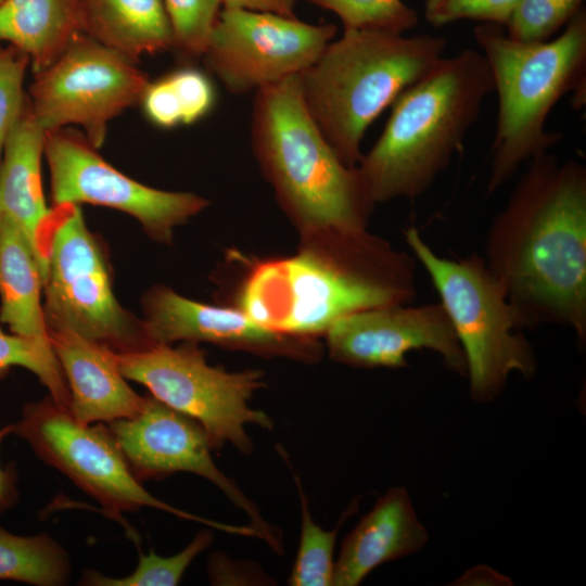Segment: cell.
<instances>
[{
	"mask_svg": "<svg viewBox=\"0 0 586 586\" xmlns=\"http://www.w3.org/2000/svg\"><path fill=\"white\" fill-rule=\"evenodd\" d=\"M487 230L483 258L518 328L559 324L586 341V167L548 152L527 162Z\"/></svg>",
	"mask_w": 586,
	"mask_h": 586,
	"instance_id": "cell-1",
	"label": "cell"
},
{
	"mask_svg": "<svg viewBox=\"0 0 586 586\" xmlns=\"http://www.w3.org/2000/svg\"><path fill=\"white\" fill-rule=\"evenodd\" d=\"M230 254L240 276L227 305L281 333L319 339L343 317L417 295L415 257L368 229L302 235L289 256Z\"/></svg>",
	"mask_w": 586,
	"mask_h": 586,
	"instance_id": "cell-2",
	"label": "cell"
},
{
	"mask_svg": "<svg viewBox=\"0 0 586 586\" xmlns=\"http://www.w3.org/2000/svg\"><path fill=\"white\" fill-rule=\"evenodd\" d=\"M298 75L255 91L251 140L260 171L300 237L367 230L375 203L309 114Z\"/></svg>",
	"mask_w": 586,
	"mask_h": 586,
	"instance_id": "cell-3",
	"label": "cell"
},
{
	"mask_svg": "<svg viewBox=\"0 0 586 586\" xmlns=\"http://www.w3.org/2000/svg\"><path fill=\"white\" fill-rule=\"evenodd\" d=\"M493 91L488 62L473 49L442 58L406 88L357 165L373 202L413 200L426 192L460 150Z\"/></svg>",
	"mask_w": 586,
	"mask_h": 586,
	"instance_id": "cell-4",
	"label": "cell"
},
{
	"mask_svg": "<svg viewBox=\"0 0 586 586\" xmlns=\"http://www.w3.org/2000/svg\"><path fill=\"white\" fill-rule=\"evenodd\" d=\"M473 34L498 94L486 187L492 194L523 163L547 153L563 139V133L545 129L550 111L562 97L573 92L575 105L585 103L586 13L581 9L552 40L518 41L502 26L491 23L476 26Z\"/></svg>",
	"mask_w": 586,
	"mask_h": 586,
	"instance_id": "cell-5",
	"label": "cell"
},
{
	"mask_svg": "<svg viewBox=\"0 0 586 586\" xmlns=\"http://www.w3.org/2000/svg\"><path fill=\"white\" fill-rule=\"evenodd\" d=\"M441 36L345 28L298 75L305 105L347 166L359 164L371 123L443 58Z\"/></svg>",
	"mask_w": 586,
	"mask_h": 586,
	"instance_id": "cell-6",
	"label": "cell"
},
{
	"mask_svg": "<svg viewBox=\"0 0 586 586\" xmlns=\"http://www.w3.org/2000/svg\"><path fill=\"white\" fill-rule=\"evenodd\" d=\"M403 233L454 327L466 357L472 399H495L513 372L531 378L537 367L535 353L520 333L513 310L483 256L443 257L417 228L407 227Z\"/></svg>",
	"mask_w": 586,
	"mask_h": 586,
	"instance_id": "cell-7",
	"label": "cell"
},
{
	"mask_svg": "<svg viewBox=\"0 0 586 586\" xmlns=\"http://www.w3.org/2000/svg\"><path fill=\"white\" fill-rule=\"evenodd\" d=\"M43 284V311L49 331H69L115 353L154 344L142 319L115 297L110 265L98 238L77 204L51 207Z\"/></svg>",
	"mask_w": 586,
	"mask_h": 586,
	"instance_id": "cell-8",
	"label": "cell"
},
{
	"mask_svg": "<svg viewBox=\"0 0 586 586\" xmlns=\"http://www.w3.org/2000/svg\"><path fill=\"white\" fill-rule=\"evenodd\" d=\"M126 379L144 385L153 397L194 419L205 430L213 450L230 444L249 455L253 441L246 425L273 429L272 419L250 402L266 386L259 369L227 371L211 366L198 343H154L143 349L115 353Z\"/></svg>",
	"mask_w": 586,
	"mask_h": 586,
	"instance_id": "cell-9",
	"label": "cell"
},
{
	"mask_svg": "<svg viewBox=\"0 0 586 586\" xmlns=\"http://www.w3.org/2000/svg\"><path fill=\"white\" fill-rule=\"evenodd\" d=\"M12 434L26 441L42 461L67 475L118 522L124 521L123 512L150 507L212 530L254 536L250 525L208 520L154 497L132 473L107 425L78 422L50 396L27 403L21 419L12 424Z\"/></svg>",
	"mask_w": 586,
	"mask_h": 586,
	"instance_id": "cell-10",
	"label": "cell"
},
{
	"mask_svg": "<svg viewBox=\"0 0 586 586\" xmlns=\"http://www.w3.org/2000/svg\"><path fill=\"white\" fill-rule=\"evenodd\" d=\"M148 85L133 61L79 33L53 64L35 73L27 95L44 131L79 125L99 149L109 122L139 102Z\"/></svg>",
	"mask_w": 586,
	"mask_h": 586,
	"instance_id": "cell-11",
	"label": "cell"
},
{
	"mask_svg": "<svg viewBox=\"0 0 586 586\" xmlns=\"http://www.w3.org/2000/svg\"><path fill=\"white\" fill-rule=\"evenodd\" d=\"M85 133L69 127L44 131V151L53 205L88 203L136 218L154 241L170 243L175 229L209 202L195 193L142 184L109 164Z\"/></svg>",
	"mask_w": 586,
	"mask_h": 586,
	"instance_id": "cell-12",
	"label": "cell"
},
{
	"mask_svg": "<svg viewBox=\"0 0 586 586\" xmlns=\"http://www.w3.org/2000/svg\"><path fill=\"white\" fill-rule=\"evenodd\" d=\"M336 26L273 13L221 8L203 56L232 93H245L306 71Z\"/></svg>",
	"mask_w": 586,
	"mask_h": 586,
	"instance_id": "cell-13",
	"label": "cell"
},
{
	"mask_svg": "<svg viewBox=\"0 0 586 586\" xmlns=\"http://www.w3.org/2000/svg\"><path fill=\"white\" fill-rule=\"evenodd\" d=\"M107 426L140 482L164 479L176 472L208 480L245 512L260 539L282 555L281 531L268 523L257 505L215 464L208 436L194 419L149 395L144 396L137 416L109 422Z\"/></svg>",
	"mask_w": 586,
	"mask_h": 586,
	"instance_id": "cell-14",
	"label": "cell"
},
{
	"mask_svg": "<svg viewBox=\"0 0 586 586\" xmlns=\"http://www.w3.org/2000/svg\"><path fill=\"white\" fill-rule=\"evenodd\" d=\"M323 337L330 359L352 368H403L409 352L430 349L449 370L467 375L463 351L441 302L357 311L335 321Z\"/></svg>",
	"mask_w": 586,
	"mask_h": 586,
	"instance_id": "cell-15",
	"label": "cell"
},
{
	"mask_svg": "<svg viewBox=\"0 0 586 586\" xmlns=\"http://www.w3.org/2000/svg\"><path fill=\"white\" fill-rule=\"evenodd\" d=\"M143 324L153 343H211L263 358H285L307 365L321 360L323 345L316 337L268 329L229 305H209L155 285L142 300Z\"/></svg>",
	"mask_w": 586,
	"mask_h": 586,
	"instance_id": "cell-16",
	"label": "cell"
},
{
	"mask_svg": "<svg viewBox=\"0 0 586 586\" xmlns=\"http://www.w3.org/2000/svg\"><path fill=\"white\" fill-rule=\"evenodd\" d=\"M53 353L67 383L68 411L82 424L137 416L144 397L122 373L115 352L69 331H49Z\"/></svg>",
	"mask_w": 586,
	"mask_h": 586,
	"instance_id": "cell-17",
	"label": "cell"
},
{
	"mask_svg": "<svg viewBox=\"0 0 586 586\" xmlns=\"http://www.w3.org/2000/svg\"><path fill=\"white\" fill-rule=\"evenodd\" d=\"M43 151L44 130L35 118L27 95L2 153L0 217L21 231L38 263L42 280L51 220V208L47 207L41 181Z\"/></svg>",
	"mask_w": 586,
	"mask_h": 586,
	"instance_id": "cell-18",
	"label": "cell"
},
{
	"mask_svg": "<svg viewBox=\"0 0 586 586\" xmlns=\"http://www.w3.org/2000/svg\"><path fill=\"white\" fill-rule=\"evenodd\" d=\"M428 539L407 489L392 487L343 539L332 585L357 586L378 566L419 551Z\"/></svg>",
	"mask_w": 586,
	"mask_h": 586,
	"instance_id": "cell-19",
	"label": "cell"
},
{
	"mask_svg": "<svg viewBox=\"0 0 586 586\" xmlns=\"http://www.w3.org/2000/svg\"><path fill=\"white\" fill-rule=\"evenodd\" d=\"M81 31L136 62L171 48L163 0H79Z\"/></svg>",
	"mask_w": 586,
	"mask_h": 586,
	"instance_id": "cell-20",
	"label": "cell"
},
{
	"mask_svg": "<svg viewBox=\"0 0 586 586\" xmlns=\"http://www.w3.org/2000/svg\"><path fill=\"white\" fill-rule=\"evenodd\" d=\"M81 31L79 0H3L0 41L25 52L40 72L53 64Z\"/></svg>",
	"mask_w": 586,
	"mask_h": 586,
	"instance_id": "cell-21",
	"label": "cell"
},
{
	"mask_svg": "<svg viewBox=\"0 0 586 586\" xmlns=\"http://www.w3.org/2000/svg\"><path fill=\"white\" fill-rule=\"evenodd\" d=\"M38 263L21 231L0 217V322L11 333L51 346Z\"/></svg>",
	"mask_w": 586,
	"mask_h": 586,
	"instance_id": "cell-22",
	"label": "cell"
},
{
	"mask_svg": "<svg viewBox=\"0 0 586 586\" xmlns=\"http://www.w3.org/2000/svg\"><path fill=\"white\" fill-rule=\"evenodd\" d=\"M140 101L154 125L171 128L205 116L214 105L215 92L205 74L188 67L149 82Z\"/></svg>",
	"mask_w": 586,
	"mask_h": 586,
	"instance_id": "cell-23",
	"label": "cell"
},
{
	"mask_svg": "<svg viewBox=\"0 0 586 586\" xmlns=\"http://www.w3.org/2000/svg\"><path fill=\"white\" fill-rule=\"evenodd\" d=\"M69 575L68 555L50 535L20 536L0 525V579L60 586Z\"/></svg>",
	"mask_w": 586,
	"mask_h": 586,
	"instance_id": "cell-24",
	"label": "cell"
},
{
	"mask_svg": "<svg viewBox=\"0 0 586 586\" xmlns=\"http://www.w3.org/2000/svg\"><path fill=\"white\" fill-rule=\"evenodd\" d=\"M294 481L301 505V537L288 584L291 586H331L334 574V548L340 527L358 502H353L336 527L323 530L309 510L308 499L298 475Z\"/></svg>",
	"mask_w": 586,
	"mask_h": 586,
	"instance_id": "cell-25",
	"label": "cell"
},
{
	"mask_svg": "<svg viewBox=\"0 0 586 586\" xmlns=\"http://www.w3.org/2000/svg\"><path fill=\"white\" fill-rule=\"evenodd\" d=\"M213 543V533L203 528L176 555L164 557L150 550L141 553L135 571L125 577H109L93 570L84 572L80 584L89 586H175L192 561Z\"/></svg>",
	"mask_w": 586,
	"mask_h": 586,
	"instance_id": "cell-26",
	"label": "cell"
},
{
	"mask_svg": "<svg viewBox=\"0 0 586 586\" xmlns=\"http://www.w3.org/2000/svg\"><path fill=\"white\" fill-rule=\"evenodd\" d=\"M12 367L33 372L59 406L69 408V390L52 347L0 329V379Z\"/></svg>",
	"mask_w": 586,
	"mask_h": 586,
	"instance_id": "cell-27",
	"label": "cell"
},
{
	"mask_svg": "<svg viewBox=\"0 0 586 586\" xmlns=\"http://www.w3.org/2000/svg\"><path fill=\"white\" fill-rule=\"evenodd\" d=\"M308 1L336 14L344 29H373L403 34L419 22L417 12L402 0Z\"/></svg>",
	"mask_w": 586,
	"mask_h": 586,
	"instance_id": "cell-28",
	"label": "cell"
},
{
	"mask_svg": "<svg viewBox=\"0 0 586 586\" xmlns=\"http://www.w3.org/2000/svg\"><path fill=\"white\" fill-rule=\"evenodd\" d=\"M163 3L171 29V48L189 59L204 55L221 0H163Z\"/></svg>",
	"mask_w": 586,
	"mask_h": 586,
	"instance_id": "cell-29",
	"label": "cell"
},
{
	"mask_svg": "<svg viewBox=\"0 0 586 586\" xmlns=\"http://www.w3.org/2000/svg\"><path fill=\"white\" fill-rule=\"evenodd\" d=\"M584 0H519L506 25L507 35L522 42L549 40L582 9Z\"/></svg>",
	"mask_w": 586,
	"mask_h": 586,
	"instance_id": "cell-30",
	"label": "cell"
},
{
	"mask_svg": "<svg viewBox=\"0 0 586 586\" xmlns=\"http://www.w3.org/2000/svg\"><path fill=\"white\" fill-rule=\"evenodd\" d=\"M29 56L0 41V164L9 133L20 118L27 93L23 90Z\"/></svg>",
	"mask_w": 586,
	"mask_h": 586,
	"instance_id": "cell-31",
	"label": "cell"
},
{
	"mask_svg": "<svg viewBox=\"0 0 586 586\" xmlns=\"http://www.w3.org/2000/svg\"><path fill=\"white\" fill-rule=\"evenodd\" d=\"M519 0H425L424 16L433 26L475 20L506 26Z\"/></svg>",
	"mask_w": 586,
	"mask_h": 586,
	"instance_id": "cell-32",
	"label": "cell"
},
{
	"mask_svg": "<svg viewBox=\"0 0 586 586\" xmlns=\"http://www.w3.org/2000/svg\"><path fill=\"white\" fill-rule=\"evenodd\" d=\"M12 434V424L0 429V446L4 437ZM17 472L15 463L11 462L5 468L0 464V513L11 509L18 500Z\"/></svg>",
	"mask_w": 586,
	"mask_h": 586,
	"instance_id": "cell-33",
	"label": "cell"
},
{
	"mask_svg": "<svg viewBox=\"0 0 586 586\" xmlns=\"http://www.w3.org/2000/svg\"><path fill=\"white\" fill-rule=\"evenodd\" d=\"M221 3L224 8H235L296 17V0H221Z\"/></svg>",
	"mask_w": 586,
	"mask_h": 586,
	"instance_id": "cell-34",
	"label": "cell"
},
{
	"mask_svg": "<svg viewBox=\"0 0 586 586\" xmlns=\"http://www.w3.org/2000/svg\"><path fill=\"white\" fill-rule=\"evenodd\" d=\"M3 0H0V3L2 2Z\"/></svg>",
	"mask_w": 586,
	"mask_h": 586,
	"instance_id": "cell-35",
	"label": "cell"
}]
</instances>
